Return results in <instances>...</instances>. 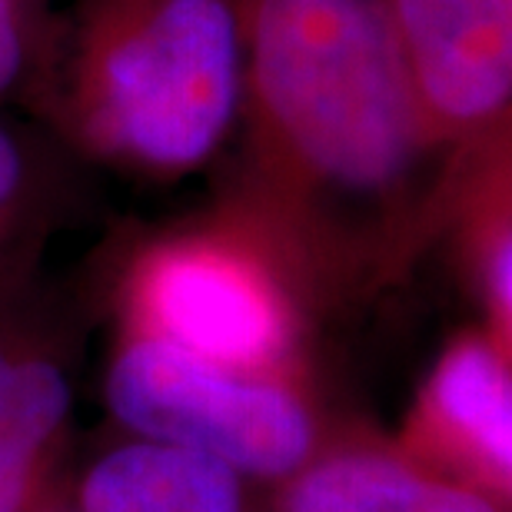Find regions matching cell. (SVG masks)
Instances as JSON below:
<instances>
[{
	"mask_svg": "<svg viewBox=\"0 0 512 512\" xmlns=\"http://www.w3.org/2000/svg\"><path fill=\"white\" fill-rule=\"evenodd\" d=\"M143 296L163 340L207 363L256 366L283 346V313L270 286L223 250L163 253Z\"/></svg>",
	"mask_w": 512,
	"mask_h": 512,
	"instance_id": "cell-5",
	"label": "cell"
},
{
	"mask_svg": "<svg viewBox=\"0 0 512 512\" xmlns=\"http://www.w3.org/2000/svg\"><path fill=\"white\" fill-rule=\"evenodd\" d=\"M107 396L120 423L143 439L213 456L233 473L286 476L313 443L310 416L286 389L233 376L163 336L117 356Z\"/></svg>",
	"mask_w": 512,
	"mask_h": 512,
	"instance_id": "cell-3",
	"label": "cell"
},
{
	"mask_svg": "<svg viewBox=\"0 0 512 512\" xmlns=\"http://www.w3.org/2000/svg\"><path fill=\"white\" fill-rule=\"evenodd\" d=\"M84 512H243L240 483L220 459L140 439L84 479Z\"/></svg>",
	"mask_w": 512,
	"mask_h": 512,
	"instance_id": "cell-6",
	"label": "cell"
},
{
	"mask_svg": "<svg viewBox=\"0 0 512 512\" xmlns=\"http://www.w3.org/2000/svg\"><path fill=\"white\" fill-rule=\"evenodd\" d=\"M27 57L24 10L20 0H0V94L14 87Z\"/></svg>",
	"mask_w": 512,
	"mask_h": 512,
	"instance_id": "cell-10",
	"label": "cell"
},
{
	"mask_svg": "<svg viewBox=\"0 0 512 512\" xmlns=\"http://www.w3.org/2000/svg\"><path fill=\"white\" fill-rule=\"evenodd\" d=\"M486 293L493 300L496 313L509 316L512 306V243L509 233L493 237V247L486 253Z\"/></svg>",
	"mask_w": 512,
	"mask_h": 512,
	"instance_id": "cell-11",
	"label": "cell"
},
{
	"mask_svg": "<svg viewBox=\"0 0 512 512\" xmlns=\"http://www.w3.org/2000/svg\"><path fill=\"white\" fill-rule=\"evenodd\" d=\"M24 177H27L24 150H20V143L0 127V210L14 203L20 187H24Z\"/></svg>",
	"mask_w": 512,
	"mask_h": 512,
	"instance_id": "cell-12",
	"label": "cell"
},
{
	"mask_svg": "<svg viewBox=\"0 0 512 512\" xmlns=\"http://www.w3.org/2000/svg\"><path fill=\"white\" fill-rule=\"evenodd\" d=\"M243 84V0H97L70 104L100 147L180 173L223 147L243 114Z\"/></svg>",
	"mask_w": 512,
	"mask_h": 512,
	"instance_id": "cell-2",
	"label": "cell"
},
{
	"mask_svg": "<svg viewBox=\"0 0 512 512\" xmlns=\"http://www.w3.org/2000/svg\"><path fill=\"white\" fill-rule=\"evenodd\" d=\"M70 409V386L54 363H14L0 350V512H20L40 449Z\"/></svg>",
	"mask_w": 512,
	"mask_h": 512,
	"instance_id": "cell-8",
	"label": "cell"
},
{
	"mask_svg": "<svg viewBox=\"0 0 512 512\" xmlns=\"http://www.w3.org/2000/svg\"><path fill=\"white\" fill-rule=\"evenodd\" d=\"M436 406L446 423L486 459L493 473L512 469V389L506 363L483 340L459 343L436 373Z\"/></svg>",
	"mask_w": 512,
	"mask_h": 512,
	"instance_id": "cell-9",
	"label": "cell"
},
{
	"mask_svg": "<svg viewBox=\"0 0 512 512\" xmlns=\"http://www.w3.org/2000/svg\"><path fill=\"white\" fill-rule=\"evenodd\" d=\"M406 74L443 147L506 124L512 0H386Z\"/></svg>",
	"mask_w": 512,
	"mask_h": 512,
	"instance_id": "cell-4",
	"label": "cell"
},
{
	"mask_svg": "<svg viewBox=\"0 0 512 512\" xmlns=\"http://www.w3.org/2000/svg\"><path fill=\"white\" fill-rule=\"evenodd\" d=\"M256 143L346 203L399 200L443 143L419 107L386 0H243Z\"/></svg>",
	"mask_w": 512,
	"mask_h": 512,
	"instance_id": "cell-1",
	"label": "cell"
},
{
	"mask_svg": "<svg viewBox=\"0 0 512 512\" xmlns=\"http://www.w3.org/2000/svg\"><path fill=\"white\" fill-rule=\"evenodd\" d=\"M290 512H496V506L380 456H336L293 486Z\"/></svg>",
	"mask_w": 512,
	"mask_h": 512,
	"instance_id": "cell-7",
	"label": "cell"
}]
</instances>
